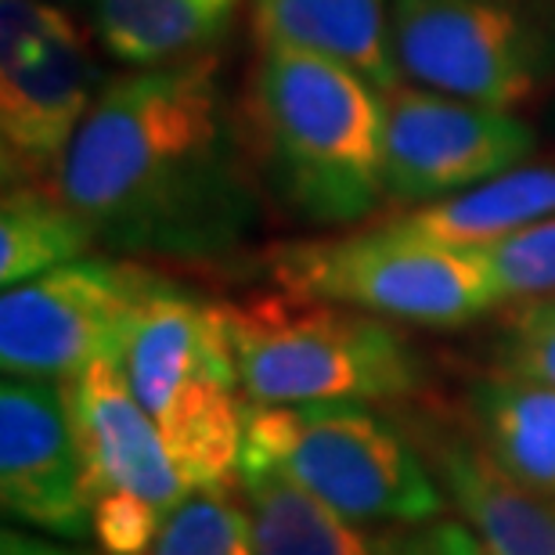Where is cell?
<instances>
[{
	"label": "cell",
	"mask_w": 555,
	"mask_h": 555,
	"mask_svg": "<svg viewBox=\"0 0 555 555\" xmlns=\"http://www.w3.org/2000/svg\"><path fill=\"white\" fill-rule=\"evenodd\" d=\"M59 195L98 246L127 257L206 263L246 246L260 198L214 54L105 83L62 166Z\"/></svg>",
	"instance_id": "obj_1"
},
{
	"label": "cell",
	"mask_w": 555,
	"mask_h": 555,
	"mask_svg": "<svg viewBox=\"0 0 555 555\" xmlns=\"http://www.w3.org/2000/svg\"><path fill=\"white\" fill-rule=\"evenodd\" d=\"M253 130L278 198L314 224H361L386 203L383 91L325 54L260 43Z\"/></svg>",
	"instance_id": "obj_2"
},
{
	"label": "cell",
	"mask_w": 555,
	"mask_h": 555,
	"mask_svg": "<svg viewBox=\"0 0 555 555\" xmlns=\"http://www.w3.org/2000/svg\"><path fill=\"white\" fill-rule=\"evenodd\" d=\"M224 325L249 404H386L426 386L422 353L369 310L274 285L228 299Z\"/></svg>",
	"instance_id": "obj_3"
},
{
	"label": "cell",
	"mask_w": 555,
	"mask_h": 555,
	"mask_svg": "<svg viewBox=\"0 0 555 555\" xmlns=\"http://www.w3.org/2000/svg\"><path fill=\"white\" fill-rule=\"evenodd\" d=\"M119 369L159 426L188 494L238 487L246 397L231 358L224 304L198 299L163 278L138 307Z\"/></svg>",
	"instance_id": "obj_4"
},
{
	"label": "cell",
	"mask_w": 555,
	"mask_h": 555,
	"mask_svg": "<svg viewBox=\"0 0 555 555\" xmlns=\"http://www.w3.org/2000/svg\"><path fill=\"white\" fill-rule=\"evenodd\" d=\"M278 473L361 524H429L443 491L418 440L375 404H249L238 476Z\"/></svg>",
	"instance_id": "obj_5"
},
{
	"label": "cell",
	"mask_w": 555,
	"mask_h": 555,
	"mask_svg": "<svg viewBox=\"0 0 555 555\" xmlns=\"http://www.w3.org/2000/svg\"><path fill=\"white\" fill-rule=\"evenodd\" d=\"M268 271L288 293L422 328H459L498 307L480 249L401 235L386 224L343 238L288 242L268 257Z\"/></svg>",
	"instance_id": "obj_6"
},
{
	"label": "cell",
	"mask_w": 555,
	"mask_h": 555,
	"mask_svg": "<svg viewBox=\"0 0 555 555\" xmlns=\"http://www.w3.org/2000/svg\"><path fill=\"white\" fill-rule=\"evenodd\" d=\"M404 83L516 113L555 80V0H393Z\"/></svg>",
	"instance_id": "obj_7"
},
{
	"label": "cell",
	"mask_w": 555,
	"mask_h": 555,
	"mask_svg": "<svg viewBox=\"0 0 555 555\" xmlns=\"http://www.w3.org/2000/svg\"><path fill=\"white\" fill-rule=\"evenodd\" d=\"M163 274L134 260L83 257L8 285L0 296V369L29 379H73L98 358H119L134 314Z\"/></svg>",
	"instance_id": "obj_8"
},
{
	"label": "cell",
	"mask_w": 555,
	"mask_h": 555,
	"mask_svg": "<svg viewBox=\"0 0 555 555\" xmlns=\"http://www.w3.org/2000/svg\"><path fill=\"white\" fill-rule=\"evenodd\" d=\"M534 127L508 108L397 83L383 91L386 203L426 206L524 166Z\"/></svg>",
	"instance_id": "obj_9"
},
{
	"label": "cell",
	"mask_w": 555,
	"mask_h": 555,
	"mask_svg": "<svg viewBox=\"0 0 555 555\" xmlns=\"http://www.w3.org/2000/svg\"><path fill=\"white\" fill-rule=\"evenodd\" d=\"M0 502L11 519L59 541H83L91 534L94 505L65 383L4 375Z\"/></svg>",
	"instance_id": "obj_10"
},
{
	"label": "cell",
	"mask_w": 555,
	"mask_h": 555,
	"mask_svg": "<svg viewBox=\"0 0 555 555\" xmlns=\"http://www.w3.org/2000/svg\"><path fill=\"white\" fill-rule=\"evenodd\" d=\"M102 87L94 51L76 26L33 59L0 69L4 188L59 192L62 166Z\"/></svg>",
	"instance_id": "obj_11"
},
{
	"label": "cell",
	"mask_w": 555,
	"mask_h": 555,
	"mask_svg": "<svg viewBox=\"0 0 555 555\" xmlns=\"http://www.w3.org/2000/svg\"><path fill=\"white\" fill-rule=\"evenodd\" d=\"M65 393H69L91 505L108 491H127L170 513L188 494V487L166 451L159 426L130 390L119 358H98L87 364L80 375L65 379Z\"/></svg>",
	"instance_id": "obj_12"
},
{
	"label": "cell",
	"mask_w": 555,
	"mask_h": 555,
	"mask_svg": "<svg viewBox=\"0 0 555 555\" xmlns=\"http://www.w3.org/2000/svg\"><path fill=\"white\" fill-rule=\"evenodd\" d=\"M257 555H459L462 519L361 524L278 473L238 476Z\"/></svg>",
	"instance_id": "obj_13"
},
{
	"label": "cell",
	"mask_w": 555,
	"mask_h": 555,
	"mask_svg": "<svg viewBox=\"0 0 555 555\" xmlns=\"http://www.w3.org/2000/svg\"><path fill=\"white\" fill-rule=\"evenodd\" d=\"M448 502L491 555H555V498L516 483L469 433L426 429L418 437Z\"/></svg>",
	"instance_id": "obj_14"
},
{
	"label": "cell",
	"mask_w": 555,
	"mask_h": 555,
	"mask_svg": "<svg viewBox=\"0 0 555 555\" xmlns=\"http://www.w3.org/2000/svg\"><path fill=\"white\" fill-rule=\"evenodd\" d=\"M393 0H253L260 43H288L358 69L379 91L401 83L390 48Z\"/></svg>",
	"instance_id": "obj_15"
},
{
	"label": "cell",
	"mask_w": 555,
	"mask_h": 555,
	"mask_svg": "<svg viewBox=\"0 0 555 555\" xmlns=\"http://www.w3.org/2000/svg\"><path fill=\"white\" fill-rule=\"evenodd\" d=\"M469 437L516 483L555 498V386L508 372L480 375L465 393Z\"/></svg>",
	"instance_id": "obj_16"
},
{
	"label": "cell",
	"mask_w": 555,
	"mask_h": 555,
	"mask_svg": "<svg viewBox=\"0 0 555 555\" xmlns=\"http://www.w3.org/2000/svg\"><path fill=\"white\" fill-rule=\"evenodd\" d=\"M545 217H555V163H524L440 203L412 206L383 224L443 246L480 249Z\"/></svg>",
	"instance_id": "obj_17"
},
{
	"label": "cell",
	"mask_w": 555,
	"mask_h": 555,
	"mask_svg": "<svg viewBox=\"0 0 555 555\" xmlns=\"http://www.w3.org/2000/svg\"><path fill=\"white\" fill-rule=\"evenodd\" d=\"M238 0H94L102 48L130 69L206 54Z\"/></svg>",
	"instance_id": "obj_18"
},
{
	"label": "cell",
	"mask_w": 555,
	"mask_h": 555,
	"mask_svg": "<svg viewBox=\"0 0 555 555\" xmlns=\"http://www.w3.org/2000/svg\"><path fill=\"white\" fill-rule=\"evenodd\" d=\"M94 246V231L54 188H4V206H0L4 288L91 257Z\"/></svg>",
	"instance_id": "obj_19"
},
{
	"label": "cell",
	"mask_w": 555,
	"mask_h": 555,
	"mask_svg": "<svg viewBox=\"0 0 555 555\" xmlns=\"http://www.w3.org/2000/svg\"><path fill=\"white\" fill-rule=\"evenodd\" d=\"M149 555H257L238 487L184 494L166 513Z\"/></svg>",
	"instance_id": "obj_20"
},
{
	"label": "cell",
	"mask_w": 555,
	"mask_h": 555,
	"mask_svg": "<svg viewBox=\"0 0 555 555\" xmlns=\"http://www.w3.org/2000/svg\"><path fill=\"white\" fill-rule=\"evenodd\" d=\"M498 307L555 296V217L480 246Z\"/></svg>",
	"instance_id": "obj_21"
},
{
	"label": "cell",
	"mask_w": 555,
	"mask_h": 555,
	"mask_svg": "<svg viewBox=\"0 0 555 555\" xmlns=\"http://www.w3.org/2000/svg\"><path fill=\"white\" fill-rule=\"evenodd\" d=\"M494 372L555 386V296L513 304L494 339Z\"/></svg>",
	"instance_id": "obj_22"
},
{
	"label": "cell",
	"mask_w": 555,
	"mask_h": 555,
	"mask_svg": "<svg viewBox=\"0 0 555 555\" xmlns=\"http://www.w3.org/2000/svg\"><path fill=\"white\" fill-rule=\"evenodd\" d=\"M163 519L166 513L159 505L127 491H108L94 498L91 534L102 555H149L163 530Z\"/></svg>",
	"instance_id": "obj_23"
},
{
	"label": "cell",
	"mask_w": 555,
	"mask_h": 555,
	"mask_svg": "<svg viewBox=\"0 0 555 555\" xmlns=\"http://www.w3.org/2000/svg\"><path fill=\"white\" fill-rule=\"evenodd\" d=\"M73 29V18L54 0H0V69L40 54Z\"/></svg>",
	"instance_id": "obj_24"
},
{
	"label": "cell",
	"mask_w": 555,
	"mask_h": 555,
	"mask_svg": "<svg viewBox=\"0 0 555 555\" xmlns=\"http://www.w3.org/2000/svg\"><path fill=\"white\" fill-rule=\"evenodd\" d=\"M0 555H87L80 548H65L59 541H43L37 534H22V530H4L0 534Z\"/></svg>",
	"instance_id": "obj_25"
},
{
	"label": "cell",
	"mask_w": 555,
	"mask_h": 555,
	"mask_svg": "<svg viewBox=\"0 0 555 555\" xmlns=\"http://www.w3.org/2000/svg\"><path fill=\"white\" fill-rule=\"evenodd\" d=\"M459 555H491L483 541L476 538V530L465 524V519H462V534H459Z\"/></svg>",
	"instance_id": "obj_26"
},
{
	"label": "cell",
	"mask_w": 555,
	"mask_h": 555,
	"mask_svg": "<svg viewBox=\"0 0 555 555\" xmlns=\"http://www.w3.org/2000/svg\"><path fill=\"white\" fill-rule=\"evenodd\" d=\"M54 4H62V0H54Z\"/></svg>",
	"instance_id": "obj_27"
}]
</instances>
